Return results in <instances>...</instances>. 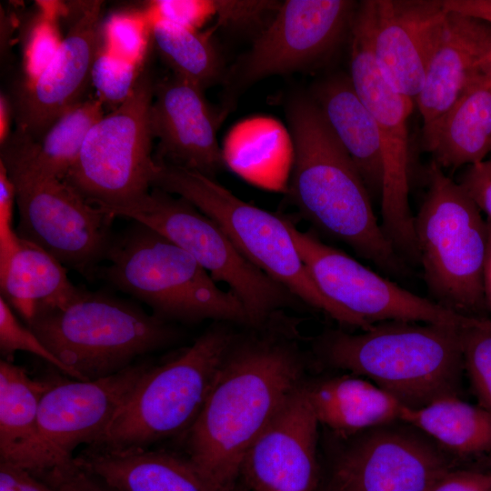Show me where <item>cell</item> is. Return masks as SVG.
<instances>
[{
    "instance_id": "obj_33",
    "label": "cell",
    "mask_w": 491,
    "mask_h": 491,
    "mask_svg": "<svg viewBox=\"0 0 491 491\" xmlns=\"http://www.w3.org/2000/svg\"><path fill=\"white\" fill-rule=\"evenodd\" d=\"M461 334L464 370L479 406L491 413V320L479 317Z\"/></svg>"
},
{
    "instance_id": "obj_50",
    "label": "cell",
    "mask_w": 491,
    "mask_h": 491,
    "mask_svg": "<svg viewBox=\"0 0 491 491\" xmlns=\"http://www.w3.org/2000/svg\"><path fill=\"white\" fill-rule=\"evenodd\" d=\"M489 466H490V468H491V458H490ZM490 471H491V470H490Z\"/></svg>"
},
{
    "instance_id": "obj_48",
    "label": "cell",
    "mask_w": 491,
    "mask_h": 491,
    "mask_svg": "<svg viewBox=\"0 0 491 491\" xmlns=\"http://www.w3.org/2000/svg\"><path fill=\"white\" fill-rule=\"evenodd\" d=\"M321 491H337L336 488L332 485L330 481L324 486Z\"/></svg>"
},
{
    "instance_id": "obj_46",
    "label": "cell",
    "mask_w": 491,
    "mask_h": 491,
    "mask_svg": "<svg viewBox=\"0 0 491 491\" xmlns=\"http://www.w3.org/2000/svg\"><path fill=\"white\" fill-rule=\"evenodd\" d=\"M487 222L488 244L483 273V288L486 306L491 311V222Z\"/></svg>"
},
{
    "instance_id": "obj_9",
    "label": "cell",
    "mask_w": 491,
    "mask_h": 491,
    "mask_svg": "<svg viewBox=\"0 0 491 491\" xmlns=\"http://www.w3.org/2000/svg\"><path fill=\"white\" fill-rule=\"evenodd\" d=\"M234 337L227 327L213 326L175 358L150 366L89 447L148 448L185 434L198 416Z\"/></svg>"
},
{
    "instance_id": "obj_42",
    "label": "cell",
    "mask_w": 491,
    "mask_h": 491,
    "mask_svg": "<svg viewBox=\"0 0 491 491\" xmlns=\"http://www.w3.org/2000/svg\"><path fill=\"white\" fill-rule=\"evenodd\" d=\"M426 491H491V471L448 468Z\"/></svg>"
},
{
    "instance_id": "obj_49",
    "label": "cell",
    "mask_w": 491,
    "mask_h": 491,
    "mask_svg": "<svg viewBox=\"0 0 491 491\" xmlns=\"http://www.w3.org/2000/svg\"><path fill=\"white\" fill-rule=\"evenodd\" d=\"M488 75H491V60H490V63H489Z\"/></svg>"
},
{
    "instance_id": "obj_32",
    "label": "cell",
    "mask_w": 491,
    "mask_h": 491,
    "mask_svg": "<svg viewBox=\"0 0 491 491\" xmlns=\"http://www.w3.org/2000/svg\"><path fill=\"white\" fill-rule=\"evenodd\" d=\"M152 25L145 11H120L102 25V47L118 58L145 66Z\"/></svg>"
},
{
    "instance_id": "obj_21",
    "label": "cell",
    "mask_w": 491,
    "mask_h": 491,
    "mask_svg": "<svg viewBox=\"0 0 491 491\" xmlns=\"http://www.w3.org/2000/svg\"><path fill=\"white\" fill-rule=\"evenodd\" d=\"M491 60V25L448 11L415 100L423 125L447 111L483 75Z\"/></svg>"
},
{
    "instance_id": "obj_24",
    "label": "cell",
    "mask_w": 491,
    "mask_h": 491,
    "mask_svg": "<svg viewBox=\"0 0 491 491\" xmlns=\"http://www.w3.org/2000/svg\"><path fill=\"white\" fill-rule=\"evenodd\" d=\"M311 97L357 168L372 200H381L384 167L376 121L349 75L337 74L315 85Z\"/></svg>"
},
{
    "instance_id": "obj_5",
    "label": "cell",
    "mask_w": 491,
    "mask_h": 491,
    "mask_svg": "<svg viewBox=\"0 0 491 491\" xmlns=\"http://www.w3.org/2000/svg\"><path fill=\"white\" fill-rule=\"evenodd\" d=\"M27 326L78 380L115 375L175 336L165 320L138 306L85 289L65 306L37 311Z\"/></svg>"
},
{
    "instance_id": "obj_41",
    "label": "cell",
    "mask_w": 491,
    "mask_h": 491,
    "mask_svg": "<svg viewBox=\"0 0 491 491\" xmlns=\"http://www.w3.org/2000/svg\"><path fill=\"white\" fill-rule=\"evenodd\" d=\"M458 184L465 189L481 212L491 222V157L467 165Z\"/></svg>"
},
{
    "instance_id": "obj_38",
    "label": "cell",
    "mask_w": 491,
    "mask_h": 491,
    "mask_svg": "<svg viewBox=\"0 0 491 491\" xmlns=\"http://www.w3.org/2000/svg\"><path fill=\"white\" fill-rule=\"evenodd\" d=\"M218 24L232 28H245L259 23L281 5L278 1L215 0Z\"/></svg>"
},
{
    "instance_id": "obj_36",
    "label": "cell",
    "mask_w": 491,
    "mask_h": 491,
    "mask_svg": "<svg viewBox=\"0 0 491 491\" xmlns=\"http://www.w3.org/2000/svg\"><path fill=\"white\" fill-rule=\"evenodd\" d=\"M0 351L5 360L17 351L33 354L57 370L78 380L76 375L62 363L27 326L16 316L15 311L0 297Z\"/></svg>"
},
{
    "instance_id": "obj_39",
    "label": "cell",
    "mask_w": 491,
    "mask_h": 491,
    "mask_svg": "<svg viewBox=\"0 0 491 491\" xmlns=\"http://www.w3.org/2000/svg\"><path fill=\"white\" fill-rule=\"evenodd\" d=\"M15 189L5 165L0 162V266L16 250L19 235L13 227Z\"/></svg>"
},
{
    "instance_id": "obj_43",
    "label": "cell",
    "mask_w": 491,
    "mask_h": 491,
    "mask_svg": "<svg viewBox=\"0 0 491 491\" xmlns=\"http://www.w3.org/2000/svg\"><path fill=\"white\" fill-rule=\"evenodd\" d=\"M0 483L8 485L15 491H56L32 472L5 462H0Z\"/></svg>"
},
{
    "instance_id": "obj_30",
    "label": "cell",
    "mask_w": 491,
    "mask_h": 491,
    "mask_svg": "<svg viewBox=\"0 0 491 491\" xmlns=\"http://www.w3.org/2000/svg\"><path fill=\"white\" fill-rule=\"evenodd\" d=\"M152 41L175 75L203 91L225 76L224 60L210 33L157 21L152 24Z\"/></svg>"
},
{
    "instance_id": "obj_37",
    "label": "cell",
    "mask_w": 491,
    "mask_h": 491,
    "mask_svg": "<svg viewBox=\"0 0 491 491\" xmlns=\"http://www.w3.org/2000/svg\"><path fill=\"white\" fill-rule=\"evenodd\" d=\"M151 25L165 21L199 30L215 15V0H157L149 2L145 10Z\"/></svg>"
},
{
    "instance_id": "obj_45",
    "label": "cell",
    "mask_w": 491,
    "mask_h": 491,
    "mask_svg": "<svg viewBox=\"0 0 491 491\" xmlns=\"http://www.w3.org/2000/svg\"><path fill=\"white\" fill-rule=\"evenodd\" d=\"M14 120L13 107L10 97L5 93L0 95V146L10 137L11 122Z\"/></svg>"
},
{
    "instance_id": "obj_31",
    "label": "cell",
    "mask_w": 491,
    "mask_h": 491,
    "mask_svg": "<svg viewBox=\"0 0 491 491\" xmlns=\"http://www.w3.org/2000/svg\"><path fill=\"white\" fill-rule=\"evenodd\" d=\"M105 115L97 97L82 100L65 112L39 142L32 140L38 165L46 173L65 179L77 160L91 128Z\"/></svg>"
},
{
    "instance_id": "obj_34",
    "label": "cell",
    "mask_w": 491,
    "mask_h": 491,
    "mask_svg": "<svg viewBox=\"0 0 491 491\" xmlns=\"http://www.w3.org/2000/svg\"><path fill=\"white\" fill-rule=\"evenodd\" d=\"M145 67L116 57L101 45L91 72V84L96 90V96L104 105L115 109L132 94Z\"/></svg>"
},
{
    "instance_id": "obj_13",
    "label": "cell",
    "mask_w": 491,
    "mask_h": 491,
    "mask_svg": "<svg viewBox=\"0 0 491 491\" xmlns=\"http://www.w3.org/2000/svg\"><path fill=\"white\" fill-rule=\"evenodd\" d=\"M287 225L301 259L315 284L332 302L366 330L376 323L406 321L466 328L479 317L467 316L422 297L367 268L312 232Z\"/></svg>"
},
{
    "instance_id": "obj_47",
    "label": "cell",
    "mask_w": 491,
    "mask_h": 491,
    "mask_svg": "<svg viewBox=\"0 0 491 491\" xmlns=\"http://www.w3.org/2000/svg\"><path fill=\"white\" fill-rule=\"evenodd\" d=\"M230 491H250V490L242 481H238V483Z\"/></svg>"
},
{
    "instance_id": "obj_17",
    "label": "cell",
    "mask_w": 491,
    "mask_h": 491,
    "mask_svg": "<svg viewBox=\"0 0 491 491\" xmlns=\"http://www.w3.org/2000/svg\"><path fill=\"white\" fill-rule=\"evenodd\" d=\"M102 3L79 5L53 59L33 80L19 81L10 100L15 131L39 142L68 109L84 100L102 43Z\"/></svg>"
},
{
    "instance_id": "obj_29",
    "label": "cell",
    "mask_w": 491,
    "mask_h": 491,
    "mask_svg": "<svg viewBox=\"0 0 491 491\" xmlns=\"http://www.w3.org/2000/svg\"><path fill=\"white\" fill-rule=\"evenodd\" d=\"M52 382L0 361V459L13 464L35 435L41 399Z\"/></svg>"
},
{
    "instance_id": "obj_2",
    "label": "cell",
    "mask_w": 491,
    "mask_h": 491,
    "mask_svg": "<svg viewBox=\"0 0 491 491\" xmlns=\"http://www.w3.org/2000/svg\"><path fill=\"white\" fill-rule=\"evenodd\" d=\"M294 161L286 194L316 229L395 276L407 275L378 223L373 200L350 155L308 95L287 105Z\"/></svg>"
},
{
    "instance_id": "obj_11",
    "label": "cell",
    "mask_w": 491,
    "mask_h": 491,
    "mask_svg": "<svg viewBox=\"0 0 491 491\" xmlns=\"http://www.w3.org/2000/svg\"><path fill=\"white\" fill-rule=\"evenodd\" d=\"M154 87L145 67L129 97L91 128L64 179L105 211L134 201L152 188L157 169L150 123Z\"/></svg>"
},
{
    "instance_id": "obj_4",
    "label": "cell",
    "mask_w": 491,
    "mask_h": 491,
    "mask_svg": "<svg viewBox=\"0 0 491 491\" xmlns=\"http://www.w3.org/2000/svg\"><path fill=\"white\" fill-rule=\"evenodd\" d=\"M106 261L104 278L146 304L161 319L251 326L230 290L222 289L187 252L139 223L115 236Z\"/></svg>"
},
{
    "instance_id": "obj_14",
    "label": "cell",
    "mask_w": 491,
    "mask_h": 491,
    "mask_svg": "<svg viewBox=\"0 0 491 491\" xmlns=\"http://www.w3.org/2000/svg\"><path fill=\"white\" fill-rule=\"evenodd\" d=\"M149 367L132 365L95 380L52 382L40 402L35 435L12 465L40 477L72 462L78 446H92L104 434Z\"/></svg>"
},
{
    "instance_id": "obj_8",
    "label": "cell",
    "mask_w": 491,
    "mask_h": 491,
    "mask_svg": "<svg viewBox=\"0 0 491 491\" xmlns=\"http://www.w3.org/2000/svg\"><path fill=\"white\" fill-rule=\"evenodd\" d=\"M415 234L432 300L456 313L483 317L487 222L465 189L433 162Z\"/></svg>"
},
{
    "instance_id": "obj_10",
    "label": "cell",
    "mask_w": 491,
    "mask_h": 491,
    "mask_svg": "<svg viewBox=\"0 0 491 491\" xmlns=\"http://www.w3.org/2000/svg\"><path fill=\"white\" fill-rule=\"evenodd\" d=\"M107 212L155 231L191 255L240 300L252 326L264 325L277 311L301 303L247 261L212 218L181 196L152 187L143 196Z\"/></svg>"
},
{
    "instance_id": "obj_15",
    "label": "cell",
    "mask_w": 491,
    "mask_h": 491,
    "mask_svg": "<svg viewBox=\"0 0 491 491\" xmlns=\"http://www.w3.org/2000/svg\"><path fill=\"white\" fill-rule=\"evenodd\" d=\"M357 4L349 0H286L251 48L226 75L227 93L274 75L306 70L339 45Z\"/></svg>"
},
{
    "instance_id": "obj_35",
    "label": "cell",
    "mask_w": 491,
    "mask_h": 491,
    "mask_svg": "<svg viewBox=\"0 0 491 491\" xmlns=\"http://www.w3.org/2000/svg\"><path fill=\"white\" fill-rule=\"evenodd\" d=\"M25 28L23 40V72L20 81L35 78L53 59L63 38L57 19L39 8Z\"/></svg>"
},
{
    "instance_id": "obj_44",
    "label": "cell",
    "mask_w": 491,
    "mask_h": 491,
    "mask_svg": "<svg viewBox=\"0 0 491 491\" xmlns=\"http://www.w3.org/2000/svg\"><path fill=\"white\" fill-rule=\"evenodd\" d=\"M447 11L482 20L491 25V0H444Z\"/></svg>"
},
{
    "instance_id": "obj_6",
    "label": "cell",
    "mask_w": 491,
    "mask_h": 491,
    "mask_svg": "<svg viewBox=\"0 0 491 491\" xmlns=\"http://www.w3.org/2000/svg\"><path fill=\"white\" fill-rule=\"evenodd\" d=\"M0 162L15 189L17 235L84 276L106 260L115 239V216L90 204L64 179L36 163L32 140L12 132L0 146Z\"/></svg>"
},
{
    "instance_id": "obj_3",
    "label": "cell",
    "mask_w": 491,
    "mask_h": 491,
    "mask_svg": "<svg viewBox=\"0 0 491 491\" xmlns=\"http://www.w3.org/2000/svg\"><path fill=\"white\" fill-rule=\"evenodd\" d=\"M462 329L386 321L356 334L326 331L314 346L327 366L366 378L405 406L416 408L458 396L464 370Z\"/></svg>"
},
{
    "instance_id": "obj_16",
    "label": "cell",
    "mask_w": 491,
    "mask_h": 491,
    "mask_svg": "<svg viewBox=\"0 0 491 491\" xmlns=\"http://www.w3.org/2000/svg\"><path fill=\"white\" fill-rule=\"evenodd\" d=\"M402 423L348 437L329 480L337 491H426L436 476L453 467L450 454Z\"/></svg>"
},
{
    "instance_id": "obj_40",
    "label": "cell",
    "mask_w": 491,
    "mask_h": 491,
    "mask_svg": "<svg viewBox=\"0 0 491 491\" xmlns=\"http://www.w3.org/2000/svg\"><path fill=\"white\" fill-rule=\"evenodd\" d=\"M56 491H117L93 473L79 466L75 459L42 476Z\"/></svg>"
},
{
    "instance_id": "obj_27",
    "label": "cell",
    "mask_w": 491,
    "mask_h": 491,
    "mask_svg": "<svg viewBox=\"0 0 491 491\" xmlns=\"http://www.w3.org/2000/svg\"><path fill=\"white\" fill-rule=\"evenodd\" d=\"M0 297L26 325L37 311L65 306L82 291L61 262L21 237L15 253L0 266Z\"/></svg>"
},
{
    "instance_id": "obj_23",
    "label": "cell",
    "mask_w": 491,
    "mask_h": 491,
    "mask_svg": "<svg viewBox=\"0 0 491 491\" xmlns=\"http://www.w3.org/2000/svg\"><path fill=\"white\" fill-rule=\"evenodd\" d=\"M421 141L442 169L486 160L491 154V75L480 76L447 111L423 125Z\"/></svg>"
},
{
    "instance_id": "obj_22",
    "label": "cell",
    "mask_w": 491,
    "mask_h": 491,
    "mask_svg": "<svg viewBox=\"0 0 491 491\" xmlns=\"http://www.w3.org/2000/svg\"><path fill=\"white\" fill-rule=\"evenodd\" d=\"M75 459L117 491H222L187 456L88 447Z\"/></svg>"
},
{
    "instance_id": "obj_26",
    "label": "cell",
    "mask_w": 491,
    "mask_h": 491,
    "mask_svg": "<svg viewBox=\"0 0 491 491\" xmlns=\"http://www.w3.org/2000/svg\"><path fill=\"white\" fill-rule=\"evenodd\" d=\"M225 165L256 186L286 193L294 161L291 132L278 119L254 115L226 134L221 148Z\"/></svg>"
},
{
    "instance_id": "obj_28",
    "label": "cell",
    "mask_w": 491,
    "mask_h": 491,
    "mask_svg": "<svg viewBox=\"0 0 491 491\" xmlns=\"http://www.w3.org/2000/svg\"><path fill=\"white\" fill-rule=\"evenodd\" d=\"M400 421L429 436L450 455L491 453V413L458 396H443L420 407L404 406Z\"/></svg>"
},
{
    "instance_id": "obj_18",
    "label": "cell",
    "mask_w": 491,
    "mask_h": 491,
    "mask_svg": "<svg viewBox=\"0 0 491 491\" xmlns=\"http://www.w3.org/2000/svg\"><path fill=\"white\" fill-rule=\"evenodd\" d=\"M374 56L390 85L414 101L448 13L444 0H366Z\"/></svg>"
},
{
    "instance_id": "obj_19",
    "label": "cell",
    "mask_w": 491,
    "mask_h": 491,
    "mask_svg": "<svg viewBox=\"0 0 491 491\" xmlns=\"http://www.w3.org/2000/svg\"><path fill=\"white\" fill-rule=\"evenodd\" d=\"M318 425L302 383L246 452L241 481L250 491H314Z\"/></svg>"
},
{
    "instance_id": "obj_7",
    "label": "cell",
    "mask_w": 491,
    "mask_h": 491,
    "mask_svg": "<svg viewBox=\"0 0 491 491\" xmlns=\"http://www.w3.org/2000/svg\"><path fill=\"white\" fill-rule=\"evenodd\" d=\"M156 163L152 187L186 199L212 218L247 261L301 303L341 325L359 328L356 319L328 299L309 276L286 217L240 199L215 178L178 165Z\"/></svg>"
},
{
    "instance_id": "obj_1",
    "label": "cell",
    "mask_w": 491,
    "mask_h": 491,
    "mask_svg": "<svg viewBox=\"0 0 491 491\" xmlns=\"http://www.w3.org/2000/svg\"><path fill=\"white\" fill-rule=\"evenodd\" d=\"M296 346L274 336L235 337L188 431L186 456L222 491L240 479L243 459L303 383Z\"/></svg>"
},
{
    "instance_id": "obj_20",
    "label": "cell",
    "mask_w": 491,
    "mask_h": 491,
    "mask_svg": "<svg viewBox=\"0 0 491 491\" xmlns=\"http://www.w3.org/2000/svg\"><path fill=\"white\" fill-rule=\"evenodd\" d=\"M225 113L207 102L203 90L175 75L155 83L150 123L159 140L155 161L215 178L225 165L216 137Z\"/></svg>"
},
{
    "instance_id": "obj_12",
    "label": "cell",
    "mask_w": 491,
    "mask_h": 491,
    "mask_svg": "<svg viewBox=\"0 0 491 491\" xmlns=\"http://www.w3.org/2000/svg\"><path fill=\"white\" fill-rule=\"evenodd\" d=\"M350 80L377 125L384 167L381 226L404 259L418 262L409 205L411 153L407 121L415 101L395 89L376 65L366 9L357 4L350 25Z\"/></svg>"
},
{
    "instance_id": "obj_25",
    "label": "cell",
    "mask_w": 491,
    "mask_h": 491,
    "mask_svg": "<svg viewBox=\"0 0 491 491\" xmlns=\"http://www.w3.org/2000/svg\"><path fill=\"white\" fill-rule=\"evenodd\" d=\"M304 386L318 424L345 438L400 421L405 406L370 380L349 373Z\"/></svg>"
}]
</instances>
